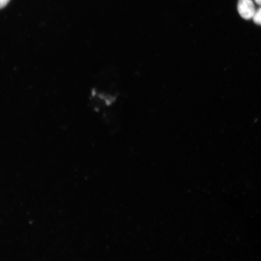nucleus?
Masks as SVG:
<instances>
[{
	"label": "nucleus",
	"mask_w": 261,
	"mask_h": 261,
	"mask_svg": "<svg viewBox=\"0 0 261 261\" xmlns=\"http://www.w3.org/2000/svg\"><path fill=\"white\" fill-rule=\"evenodd\" d=\"M238 11L241 17L247 20L252 19L256 12L252 0H239Z\"/></svg>",
	"instance_id": "nucleus-1"
},
{
	"label": "nucleus",
	"mask_w": 261,
	"mask_h": 261,
	"mask_svg": "<svg viewBox=\"0 0 261 261\" xmlns=\"http://www.w3.org/2000/svg\"><path fill=\"white\" fill-rule=\"evenodd\" d=\"M257 5L261 6V0H254Z\"/></svg>",
	"instance_id": "nucleus-4"
},
{
	"label": "nucleus",
	"mask_w": 261,
	"mask_h": 261,
	"mask_svg": "<svg viewBox=\"0 0 261 261\" xmlns=\"http://www.w3.org/2000/svg\"><path fill=\"white\" fill-rule=\"evenodd\" d=\"M252 19L254 23L261 25V8L256 11Z\"/></svg>",
	"instance_id": "nucleus-2"
},
{
	"label": "nucleus",
	"mask_w": 261,
	"mask_h": 261,
	"mask_svg": "<svg viewBox=\"0 0 261 261\" xmlns=\"http://www.w3.org/2000/svg\"><path fill=\"white\" fill-rule=\"evenodd\" d=\"M10 2V0H0V9L5 8Z\"/></svg>",
	"instance_id": "nucleus-3"
}]
</instances>
